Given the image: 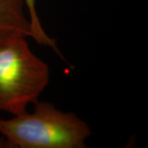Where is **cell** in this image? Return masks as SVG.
Here are the masks:
<instances>
[{"label":"cell","mask_w":148,"mask_h":148,"mask_svg":"<svg viewBox=\"0 0 148 148\" xmlns=\"http://www.w3.org/2000/svg\"><path fill=\"white\" fill-rule=\"evenodd\" d=\"M33 113L0 119L3 147L84 148L91 135L89 125L72 112L37 101Z\"/></svg>","instance_id":"cell-1"},{"label":"cell","mask_w":148,"mask_h":148,"mask_svg":"<svg viewBox=\"0 0 148 148\" xmlns=\"http://www.w3.org/2000/svg\"><path fill=\"white\" fill-rule=\"evenodd\" d=\"M49 81L48 65L32 52L27 37L0 44V111L12 115L27 112Z\"/></svg>","instance_id":"cell-2"},{"label":"cell","mask_w":148,"mask_h":148,"mask_svg":"<svg viewBox=\"0 0 148 148\" xmlns=\"http://www.w3.org/2000/svg\"><path fill=\"white\" fill-rule=\"evenodd\" d=\"M15 37H32L25 0H0V44Z\"/></svg>","instance_id":"cell-3"},{"label":"cell","mask_w":148,"mask_h":148,"mask_svg":"<svg viewBox=\"0 0 148 148\" xmlns=\"http://www.w3.org/2000/svg\"><path fill=\"white\" fill-rule=\"evenodd\" d=\"M25 1L27 4L30 21H31V26H32V38H33L39 45L42 46L50 47L58 53V49L56 46L55 40L53 38L49 36L43 28L40 17L38 16L36 0H25Z\"/></svg>","instance_id":"cell-4"}]
</instances>
